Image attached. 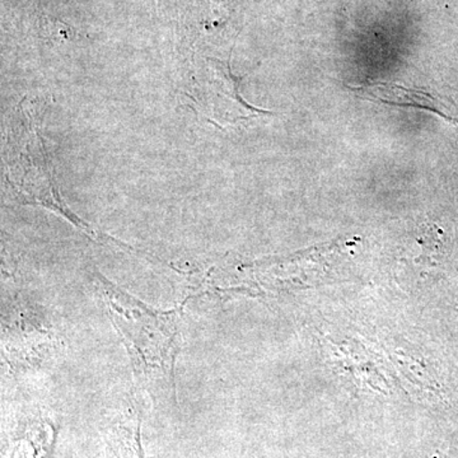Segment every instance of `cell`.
I'll return each instance as SVG.
<instances>
[{"mask_svg": "<svg viewBox=\"0 0 458 458\" xmlns=\"http://www.w3.org/2000/svg\"><path fill=\"white\" fill-rule=\"evenodd\" d=\"M192 98L214 122L237 123L255 116L269 114L247 104L240 92V78L234 77L228 63L205 59L203 68H197Z\"/></svg>", "mask_w": 458, "mask_h": 458, "instance_id": "3957f363", "label": "cell"}, {"mask_svg": "<svg viewBox=\"0 0 458 458\" xmlns=\"http://www.w3.org/2000/svg\"><path fill=\"white\" fill-rule=\"evenodd\" d=\"M360 98L370 99V101L384 102V104L396 105V106H410L423 108V110L438 113V108L434 106L433 99L426 93L403 89L394 84H375V86L360 87L352 89Z\"/></svg>", "mask_w": 458, "mask_h": 458, "instance_id": "277c9868", "label": "cell"}, {"mask_svg": "<svg viewBox=\"0 0 458 458\" xmlns=\"http://www.w3.org/2000/svg\"><path fill=\"white\" fill-rule=\"evenodd\" d=\"M108 313L126 344L138 384L152 394L174 393L181 334L176 313H158L104 280Z\"/></svg>", "mask_w": 458, "mask_h": 458, "instance_id": "6da1fadb", "label": "cell"}, {"mask_svg": "<svg viewBox=\"0 0 458 458\" xmlns=\"http://www.w3.org/2000/svg\"><path fill=\"white\" fill-rule=\"evenodd\" d=\"M23 114L27 117V122L23 131L22 147L9 165L7 176L18 200L23 204L41 205L62 214L72 225H77L90 237L98 240L101 234L96 233L95 229L81 221L60 199L54 182L49 157L45 152L44 141L38 134V125L29 113L23 111Z\"/></svg>", "mask_w": 458, "mask_h": 458, "instance_id": "7a4b0ae2", "label": "cell"}]
</instances>
